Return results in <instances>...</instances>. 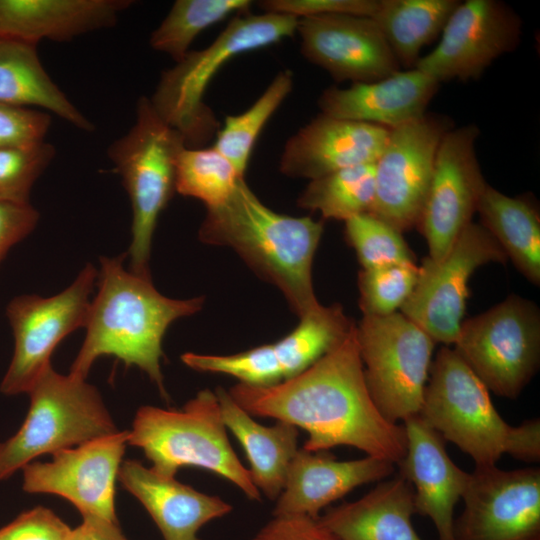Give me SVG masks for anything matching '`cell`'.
I'll list each match as a JSON object with an SVG mask.
<instances>
[{
	"mask_svg": "<svg viewBox=\"0 0 540 540\" xmlns=\"http://www.w3.org/2000/svg\"><path fill=\"white\" fill-rule=\"evenodd\" d=\"M345 237L362 269L415 262L402 233L370 213L346 220Z\"/></svg>",
	"mask_w": 540,
	"mask_h": 540,
	"instance_id": "obj_35",
	"label": "cell"
},
{
	"mask_svg": "<svg viewBox=\"0 0 540 540\" xmlns=\"http://www.w3.org/2000/svg\"><path fill=\"white\" fill-rule=\"evenodd\" d=\"M224 425L244 449L250 475L257 489L267 498L280 495L288 466L298 448V428L279 421L264 426L241 408L222 387L215 390Z\"/></svg>",
	"mask_w": 540,
	"mask_h": 540,
	"instance_id": "obj_26",
	"label": "cell"
},
{
	"mask_svg": "<svg viewBox=\"0 0 540 540\" xmlns=\"http://www.w3.org/2000/svg\"><path fill=\"white\" fill-rule=\"evenodd\" d=\"M475 124L452 128L438 146L431 182L417 228L432 260H440L472 222L487 186L477 156Z\"/></svg>",
	"mask_w": 540,
	"mask_h": 540,
	"instance_id": "obj_14",
	"label": "cell"
},
{
	"mask_svg": "<svg viewBox=\"0 0 540 540\" xmlns=\"http://www.w3.org/2000/svg\"><path fill=\"white\" fill-rule=\"evenodd\" d=\"M419 276L416 262L362 269L358 274L359 306L363 316H387L401 309Z\"/></svg>",
	"mask_w": 540,
	"mask_h": 540,
	"instance_id": "obj_36",
	"label": "cell"
},
{
	"mask_svg": "<svg viewBox=\"0 0 540 540\" xmlns=\"http://www.w3.org/2000/svg\"><path fill=\"white\" fill-rule=\"evenodd\" d=\"M454 346L489 392L515 399L539 367V308L531 300L511 294L463 321Z\"/></svg>",
	"mask_w": 540,
	"mask_h": 540,
	"instance_id": "obj_9",
	"label": "cell"
},
{
	"mask_svg": "<svg viewBox=\"0 0 540 540\" xmlns=\"http://www.w3.org/2000/svg\"><path fill=\"white\" fill-rule=\"evenodd\" d=\"M507 260L493 236L481 224L471 222L443 258H424L401 313L436 343L454 344L465 315L471 276L485 264H505Z\"/></svg>",
	"mask_w": 540,
	"mask_h": 540,
	"instance_id": "obj_12",
	"label": "cell"
},
{
	"mask_svg": "<svg viewBox=\"0 0 540 540\" xmlns=\"http://www.w3.org/2000/svg\"><path fill=\"white\" fill-rule=\"evenodd\" d=\"M429 374L419 416L470 456L475 466L496 465L504 454L539 462V419L509 425L494 407L487 387L454 349L442 347Z\"/></svg>",
	"mask_w": 540,
	"mask_h": 540,
	"instance_id": "obj_4",
	"label": "cell"
},
{
	"mask_svg": "<svg viewBox=\"0 0 540 540\" xmlns=\"http://www.w3.org/2000/svg\"><path fill=\"white\" fill-rule=\"evenodd\" d=\"M185 147L184 137L159 117L149 98L142 96L137 101L134 125L107 149L130 200L131 242L126 253L128 269L139 276L151 277L154 231L176 192V163Z\"/></svg>",
	"mask_w": 540,
	"mask_h": 540,
	"instance_id": "obj_7",
	"label": "cell"
},
{
	"mask_svg": "<svg viewBox=\"0 0 540 540\" xmlns=\"http://www.w3.org/2000/svg\"><path fill=\"white\" fill-rule=\"evenodd\" d=\"M21 427L0 442V481L44 454L72 448L119 431L99 390L86 378L49 366L27 393Z\"/></svg>",
	"mask_w": 540,
	"mask_h": 540,
	"instance_id": "obj_8",
	"label": "cell"
},
{
	"mask_svg": "<svg viewBox=\"0 0 540 540\" xmlns=\"http://www.w3.org/2000/svg\"><path fill=\"white\" fill-rule=\"evenodd\" d=\"M394 470V463L372 456L340 461L329 451L299 448L288 466L272 516L317 519L327 505L361 485L390 477Z\"/></svg>",
	"mask_w": 540,
	"mask_h": 540,
	"instance_id": "obj_21",
	"label": "cell"
},
{
	"mask_svg": "<svg viewBox=\"0 0 540 540\" xmlns=\"http://www.w3.org/2000/svg\"><path fill=\"white\" fill-rule=\"evenodd\" d=\"M206 209L198 230L200 241L233 249L258 276L281 291L299 317L321 305L313 288L312 265L323 221L273 211L245 178L225 202Z\"/></svg>",
	"mask_w": 540,
	"mask_h": 540,
	"instance_id": "obj_3",
	"label": "cell"
},
{
	"mask_svg": "<svg viewBox=\"0 0 540 540\" xmlns=\"http://www.w3.org/2000/svg\"><path fill=\"white\" fill-rule=\"evenodd\" d=\"M415 513L413 487L399 474L318 520L338 540H422L412 524Z\"/></svg>",
	"mask_w": 540,
	"mask_h": 540,
	"instance_id": "obj_25",
	"label": "cell"
},
{
	"mask_svg": "<svg viewBox=\"0 0 540 540\" xmlns=\"http://www.w3.org/2000/svg\"><path fill=\"white\" fill-rule=\"evenodd\" d=\"M390 130L320 113L287 140L279 170L289 177L313 180L344 168L373 164Z\"/></svg>",
	"mask_w": 540,
	"mask_h": 540,
	"instance_id": "obj_20",
	"label": "cell"
},
{
	"mask_svg": "<svg viewBox=\"0 0 540 540\" xmlns=\"http://www.w3.org/2000/svg\"><path fill=\"white\" fill-rule=\"evenodd\" d=\"M258 6L264 12L297 18L324 14L372 17L377 10L378 0H263L258 2Z\"/></svg>",
	"mask_w": 540,
	"mask_h": 540,
	"instance_id": "obj_40",
	"label": "cell"
},
{
	"mask_svg": "<svg viewBox=\"0 0 540 540\" xmlns=\"http://www.w3.org/2000/svg\"><path fill=\"white\" fill-rule=\"evenodd\" d=\"M522 21L498 0H467L449 17L438 45L415 68L439 84L478 79L500 56L520 43Z\"/></svg>",
	"mask_w": 540,
	"mask_h": 540,
	"instance_id": "obj_16",
	"label": "cell"
},
{
	"mask_svg": "<svg viewBox=\"0 0 540 540\" xmlns=\"http://www.w3.org/2000/svg\"><path fill=\"white\" fill-rule=\"evenodd\" d=\"M128 445L141 449L151 468L163 476L199 467L232 482L250 500H261L249 469L229 442L215 391L200 390L180 410L140 407L128 430Z\"/></svg>",
	"mask_w": 540,
	"mask_h": 540,
	"instance_id": "obj_6",
	"label": "cell"
},
{
	"mask_svg": "<svg viewBox=\"0 0 540 540\" xmlns=\"http://www.w3.org/2000/svg\"><path fill=\"white\" fill-rule=\"evenodd\" d=\"M68 540H84V530L82 524L74 528Z\"/></svg>",
	"mask_w": 540,
	"mask_h": 540,
	"instance_id": "obj_44",
	"label": "cell"
},
{
	"mask_svg": "<svg viewBox=\"0 0 540 540\" xmlns=\"http://www.w3.org/2000/svg\"><path fill=\"white\" fill-rule=\"evenodd\" d=\"M453 127L449 117L425 113L390 130L374 163L375 191L370 214L401 233L417 227L438 146Z\"/></svg>",
	"mask_w": 540,
	"mask_h": 540,
	"instance_id": "obj_13",
	"label": "cell"
},
{
	"mask_svg": "<svg viewBox=\"0 0 540 540\" xmlns=\"http://www.w3.org/2000/svg\"><path fill=\"white\" fill-rule=\"evenodd\" d=\"M292 88V71H280L247 110L238 115H228L216 133L213 147L233 164L240 176L245 177L249 158L260 132Z\"/></svg>",
	"mask_w": 540,
	"mask_h": 540,
	"instance_id": "obj_33",
	"label": "cell"
},
{
	"mask_svg": "<svg viewBox=\"0 0 540 540\" xmlns=\"http://www.w3.org/2000/svg\"><path fill=\"white\" fill-rule=\"evenodd\" d=\"M39 218L30 202L0 199V264L10 249L36 228Z\"/></svg>",
	"mask_w": 540,
	"mask_h": 540,
	"instance_id": "obj_41",
	"label": "cell"
},
{
	"mask_svg": "<svg viewBox=\"0 0 540 540\" xmlns=\"http://www.w3.org/2000/svg\"><path fill=\"white\" fill-rule=\"evenodd\" d=\"M84 540H129L121 531L118 522L92 516H83Z\"/></svg>",
	"mask_w": 540,
	"mask_h": 540,
	"instance_id": "obj_43",
	"label": "cell"
},
{
	"mask_svg": "<svg viewBox=\"0 0 540 540\" xmlns=\"http://www.w3.org/2000/svg\"><path fill=\"white\" fill-rule=\"evenodd\" d=\"M301 54L337 82L368 83L401 67L371 17L324 14L298 19Z\"/></svg>",
	"mask_w": 540,
	"mask_h": 540,
	"instance_id": "obj_18",
	"label": "cell"
},
{
	"mask_svg": "<svg viewBox=\"0 0 540 540\" xmlns=\"http://www.w3.org/2000/svg\"><path fill=\"white\" fill-rule=\"evenodd\" d=\"M73 529L52 510L37 506L0 528V540H68Z\"/></svg>",
	"mask_w": 540,
	"mask_h": 540,
	"instance_id": "obj_39",
	"label": "cell"
},
{
	"mask_svg": "<svg viewBox=\"0 0 540 540\" xmlns=\"http://www.w3.org/2000/svg\"><path fill=\"white\" fill-rule=\"evenodd\" d=\"M439 83L417 68L383 79L326 89L318 99L321 113L394 129L416 120L439 89Z\"/></svg>",
	"mask_w": 540,
	"mask_h": 540,
	"instance_id": "obj_22",
	"label": "cell"
},
{
	"mask_svg": "<svg viewBox=\"0 0 540 540\" xmlns=\"http://www.w3.org/2000/svg\"><path fill=\"white\" fill-rule=\"evenodd\" d=\"M455 540H540V469L475 466Z\"/></svg>",
	"mask_w": 540,
	"mask_h": 540,
	"instance_id": "obj_15",
	"label": "cell"
},
{
	"mask_svg": "<svg viewBox=\"0 0 540 540\" xmlns=\"http://www.w3.org/2000/svg\"><path fill=\"white\" fill-rule=\"evenodd\" d=\"M406 451L396 465L414 490L415 512L434 524L438 540L454 539V510L462 499L470 473L448 455L444 439L419 414L403 421Z\"/></svg>",
	"mask_w": 540,
	"mask_h": 540,
	"instance_id": "obj_19",
	"label": "cell"
},
{
	"mask_svg": "<svg viewBox=\"0 0 540 540\" xmlns=\"http://www.w3.org/2000/svg\"><path fill=\"white\" fill-rule=\"evenodd\" d=\"M131 0H0V37L38 45L111 28Z\"/></svg>",
	"mask_w": 540,
	"mask_h": 540,
	"instance_id": "obj_24",
	"label": "cell"
},
{
	"mask_svg": "<svg viewBox=\"0 0 540 540\" xmlns=\"http://www.w3.org/2000/svg\"><path fill=\"white\" fill-rule=\"evenodd\" d=\"M228 392L251 416L274 418L306 431L305 450L344 445L395 465L405 455L403 425L382 415L366 386L356 325L300 374L267 387L237 383Z\"/></svg>",
	"mask_w": 540,
	"mask_h": 540,
	"instance_id": "obj_1",
	"label": "cell"
},
{
	"mask_svg": "<svg viewBox=\"0 0 540 540\" xmlns=\"http://www.w3.org/2000/svg\"><path fill=\"white\" fill-rule=\"evenodd\" d=\"M241 178L216 148L185 147L177 158L175 190L211 208L225 202Z\"/></svg>",
	"mask_w": 540,
	"mask_h": 540,
	"instance_id": "obj_34",
	"label": "cell"
},
{
	"mask_svg": "<svg viewBox=\"0 0 540 540\" xmlns=\"http://www.w3.org/2000/svg\"><path fill=\"white\" fill-rule=\"evenodd\" d=\"M50 125L46 112L0 103V148L45 141Z\"/></svg>",
	"mask_w": 540,
	"mask_h": 540,
	"instance_id": "obj_38",
	"label": "cell"
},
{
	"mask_svg": "<svg viewBox=\"0 0 540 540\" xmlns=\"http://www.w3.org/2000/svg\"><path fill=\"white\" fill-rule=\"evenodd\" d=\"M97 268L87 263L61 292L42 297L21 294L6 307L14 337V352L0 383L4 395L28 393L40 375L51 366L57 345L75 330L85 328Z\"/></svg>",
	"mask_w": 540,
	"mask_h": 540,
	"instance_id": "obj_11",
	"label": "cell"
},
{
	"mask_svg": "<svg viewBox=\"0 0 540 540\" xmlns=\"http://www.w3.org/2000/svg\"><path fill=\"white\" fill-rule=\"evenodd\" d=\"M0 103L40 107L80 130H94L46 72L33 43L0 37Z\"/></svg>",
	"mask_w": 540,
	"mask_h": 540,
	"instance_id": "obj_27",
	"label": "cell"
},
{
	"mask_svg": "<svg viewBox=\"0 0 540 540\" xmlns=\"http://www.w3.org/2000/svg\"><path fill=\"white\" fill-rule=\"evenodd\" d=\"M354 326L340 304L320 305L301 316L293 331L272 343L284 381L305 371L339 345Z\"/></svg>",
	"mask_w": 540,
	"mask_h": 540,
	"instance_id": "obj_30",
	"label": "cell"
},
{
	"mask_svg": "<svg viewBox=\"0 0 540 540\" xmlns=\"http://www.w3.org/2000/svg\"><path fill=\"white\" fill-rule=\"evenodd\" d=\"M251 540H338L317 519L305 515L273 516Z\"/></svg>",
	"mask_w": 540,
	"mask_h": 540,
	"instance_id": "obj_42",
	"label": "cell"
},
{
	"mask_svg": "<svg viewBox=\"0 0 540 540\" xmlns=\"http://www.w3.org/2000/svg\"><path fill=\"white\" fill-rule=\"evenodd\" d=\"M375 191L374 163L344 168L310 180L297 204L324 219L346 221L370 213Z\"/></svg>",
	"mask_w": 540,
	"mask_h": 540,
	"instance_id": "obj_31",
	"label": "cell"
},
{
	"mask_svg": "<svg viewBox=\"0 0 540 540\" xmlns=\"http://www.w3.org/2000/svg\"><path fill=\"white\" fill-rule=\"evenodd\" d=\"M298 19L273 12L235 16L209 46L189 51L162 72L149 98L153 109L184 137L187 147H202L220 128L215 114L204 102L213 77L234 57L292 37Z\"/></svg>",
	"mask_w": 540,
	"mask_h": 540,
	"instance_id": "obj_5",
	"label": "cell"
},
{
	"mask_svg": "<svg viewBox=\"0 0 540 540\" xmlns=\"http://www.w3.org/2000/svg\"><path fill=\"white\" fill-rule=\"evenodd\" d=\"M126 258V252L100 257L86 335L69 373L87 378L99 357L114 356L127 367L142 370L168 399L161 370L163 337L174 321L200 311L205 299L164 296L151 277L126 269Z\"/></svg>",
	"mask_w": 540,
	"mask_h": 540,
	"instance_id": "obj_2",
	"label": "cell"
},
{
	"mask_svg": "<svg viewBox=\"0 0 540 540\" xmlns=\"http://www.w3.org/2000/svg\"><path fill=\"white\" fill-rule=\"evenodd\" d=\"M118 481L143 505L164 540H200L202 526L232 511L219 496L199 492L137 460L122 462Z\"/></svg>",
	"mask_w": 540,
	"mask_h": 540,
	"instance_id": "obj_23",
	"label": "cell"
},
{
	"mask_svg": "<svg viewBox=\"0 0 540 540\" xmlns=\"http://www.w3.org/2000/svg\"><path fill=\"white\" fill-rule=\"evenodd\" d=\"M252 3L250 0H177L151 33L149 44L178 62L203 30L234 13H249Z\"/></svg>",
	"mask_w": 540,
	"mask_h": 540,
	"instance_id": "obj_32",
	"label": "cell"
},
{
	"mask_svg": "<svg viewBox=\"0 0 540 540\" xmlns=\"http://www.w3.org/2000/svg\"><path fill=\"white\" fill-rule=\"evenodd\" d=\"M458 0H378L371 17L400 67L415 68L420 52L440 35Z\"/></svg>",
	"mask_w": 540,
	"mask_h": 540,
	"instance_id": "obj_29",
	"label": "cell"
},
{
	"mask_svg": "<svg viewBox=\"0 0 540 540\" xmlns=\"http://www.w3.org/2000/svg\"><path fill=\"white\" fill-rule=\"evenodd\" d=\"M52 144H34L0 148V199L30 202L33 185L55 157Z\"/></svg>",
	"mask_w": 540,
	"mask_h": 540,
	"instance_id": "obj_37",
	"label": "cell"
},
{
	"mask_svg": "<svg viewBox=\"0 0 540 540\" xmlns=\"http://www.w3.org/2000/svg\"><path fill=\"white\" fill-rule=\"evenodd\" d=\"M356 336L366 386L392 423L420 412L436 342L401 312L363 316Z\"/></svg>",
	"mask_w": 540,
	"mask_h": 540,
	"instance_id": "obj_10",
	"label": "cell"
},
{
	"mask_svg": "<svg viewBox=\"0 0 540 540\" xmlns=\"http://www.w3.org/2000/svg\"><path fill=\"white\" fill-rule=\"evenodd\" d=\"M128 446V430L58 451L48 462L22 468V489L68 500L83 516L118 522L115 490Z\"/></svg>",
	"mask_w": 540,
	"mask_h": 540,
	"instance_id": "obj_17",
	"label": "cell"
},
{
	"mask_svg": "<svg viewBox=\"0 0 540 540\" xmlns=\"http://www.w3.org/2000/svg\"><path fill=\"white\" fill-rule=\"evenodd\" d=\"M482 226L532 284L540 285V215L528 197H511L487 184L477 207Z\"/></svg>",
	"mask_w": 540,
	"mask_h": 540,
	"instance_id": "obj_28",
	"label": "cell"
}]
</instances>
